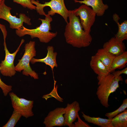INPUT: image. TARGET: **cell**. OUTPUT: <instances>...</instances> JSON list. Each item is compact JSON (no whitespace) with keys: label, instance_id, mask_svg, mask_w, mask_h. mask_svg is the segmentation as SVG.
<instances>
[{"label":"cell","instance_id":"cell-19","mask_svg":"<svg viewBox=\"0 0 127 127\" xmlns=\"http://www.w3.org/2000/svg\"><path fill=\"white\" fill-rule=\"evenodd\" d=\"M95 55L105 65L109 71L110 67L116 56L103 48L99 49Z\"/></svg>","mask_w":127,"mask_h":127},{"label":"cell","instance_id":"cell-16","mask_svg":"<svg viewBox=\"0 0 127 127\" xmlns=\"http://www.w3.org/2000/svg\"><path fill=\"white\" fill-rule=\"evenodd\" d=\"M113 20L116 23L118 27V31L115 35V37L122 41L127 39V21L125 20L121 23L119 21L120 19L119 16L115 13L113 16Z\"/></svg>","mask_w":127,"mask_h":127},{"label":"cell","instance_id":"cell-12","mask_svg":"<svg viewBox=\"0 0 127 127\" xmlns=\"http://www.w3.org/2000/svg\"><path fill=\"white\" fill-rule=\"evenodd\" d=\"M103 48L115 56L120 55L125 51L126 47L123 41L111 37L103 44Z\"/></svg>","mask_w":127,"mask_h":127},{"label":"cell","instance_id":"cell-28","mask_svg":"<svg viewBox=\"0 0 127 127\" xmlns=\"http://www.w3.org/2000/svg\"></svg>","mask_w":127,"mask_h":127},{"label":"cell","instance_id":"cell-6","mask_svg":"<svg viewBox=\"0 0 127 127\" xmlns=\"http://www.w3.org/2000/svg\"><path fill=\"white\" fill-rule=\"evenodd\" d=\"M5 0H2L0 4V19L4 20L9 23L10 27L13 29H19L23 26L24 23L31 25V19L24 14L20 13L19 18L12 15L10 12L12 8L6 5Z\"/></svg>","mask_w":127,"mask_h":127},{"label":"cell","instance_id":"cell-11","mask_svg":"<svg viewBox=\"0 0 127 127\" xmlns=\"http://www.w3.org/2000/svg\"><path fill=\"white\" fill-rule=\"evenodd\" d=\"M65 109L64 126L72 127L73 123L77 118L78 112L80 110L79 104L76 101L71 103H68Z\"/></svg>","mask_w":127,"mask_h":127},{"label":"cell","instance_id":"cell-15","mask_svg":"<svg viewBox=\"0 0 127 127\" xmlns=\"http://www.w3.org/2000/svg\"><path fill=\"white\" fill-rule=\"evenodd\" d=\"M90 66L98 76H105L110 73L105 65L95 55L91 56Z\"/></svg>","mask_w":127,"mask_h":127},{"label":"cell","instance_id":"cell-23","mask_svg":"<svg viewBox=\"0 0 127 127\" xmlns=\"http://www.w3.org/2000/svg\"><path fill=\"white\" fill-rule=\"evenodd\" d=\"M31 0H13V1L21 5L23 7L31 10H36V6L32 4Z\"/></svg>","mask_w":127,"mask_h":127},{"label":"cell","instance_id":"cell-10","mask_svg":"<svg viewBox=\"0 0 127 127\" xmlns=\"http://www.w3.org/2000/svg\"><path fill=\"white\" fill-rule=\"evenodd\" d=\"M65 108L57 107L50 111L44 119L43 123L46 127L64 126Z\"/></svg>","mask_w":127,"mask_h":127},{"label":"cell","instance_id":"cell-1","mask_svg":"<svg viewBox=\"0 0 127 127\" xmlns=\"http://www.w3.org/2000/svg\"><path fill=\"white\" fill-rule=\"evenodd\" d=\"M68 18L64 35L66 43L74 47L81 48L88 47L92 40L90 33L85 31L80 24L78 16L73 10H69Z\"/></svg>","mask_w":127,"mask_h":127},{"label":"cell","instance_id":"cell-24","mask_svg":"<svg viewBox=\"0 0 127 127\" xmlns=\"http://www.w3.org/2000/svg\"><path fill=\"white\" fill-rule=\"evenodd\" d=\"M0 87L2 89L4 96H6L12 90V86L5 83L2 81L0 77Z\"/></svg>","mask_w":127,"mask_h":127},{"label":"cell","instance_id":"cell-22","mask_svg":"<svg viewBox=\"0 0 127 127\" xmlns=\"http://www.w3.org/2000/svg\"><path fill=\"white\" fill-rule=\"evenodd\" d=\"M127 108V98L123 100L121 106L115 110L106 113L105 115L109 119H112L119 114L125 111Z\"/></svg>","mask_w":127,"mask_h":127},{"label":"cell","instance_id":"cell-14","mask_svg":"<svg viewBox=\"0 0 127 127\" xmlns=\"http://www.w3.org/2000/svg\"><path fill=\"white\" fill-rule=\"evenodd\" d=\"M74 1L75 3L83 4L91 7L98 16H103L109 8L107 4L103 3L102 0H74Z\"/></svg>","mask_w":127,"mask_h":127},{"label":"cell","instance_id":"cell-13","mask_svg":"<svg viewBox=\"0 0 127 127\" xmlns=\"http://www.w3.org/2000/svg\"><path fill=\"white\" fill-rule=\"evenodd\" d=\"M47 53L46 56L43 59H38L33 58L31 60L30 62L34 64L36 62L44 63L49 66L52 70L55 67H57L58 65L56 61V57L57 53L54 52L53 47L49 46L47 48Z\"/></svg>","mask_w":127,"mask_h":127},{"label":"cell","instance_id":"cell-18","mask_svg":"<svg viewBox=\"0 0 127 127\" xmlns=\"http://www.w3.org/2000/svg\"><path fill=\"white\" fill-rule=\"evenodd\" d=\"M127 63V52L116 56L113 60L109 69L110 73L117 69H121L125 67Z\"/></svg>","mask_w":127,"mask_h":127},{"label":"cell","instance_id":"cell-21","mask_svg":"<svg viewBox=\"0 0 127 127\" xmlns=\"http://www.w3.org/2000/svg\"><path fill=\"white\" fill-rule=\"evenodd\" d=\"M22 116L20 114L14 111L9 120L7 123L2 127H14Z\"/></svg>","mask_w":127,"mask_h":127},{"label":"cell","instance_id":"cell-25","mask_svg":"<svg viewBox=\"0 0 127 127\" xmlns=\"http://www.w3.org/2000/svg\"><path fill=\"white\" fill-rule=\"evenodd\" d=\"M78 121L73 124L72 127H91L87 123L82 120L80 118L78 114L77 115Z\"/></svg>","mask_w":127,"mask_h":127},{"label":"cell","instance_id":"cell-4","mask_svg":"<svg viewBox=\"0 0 127 127\" xmlns=\"http://www.w3.org/2000/svg\"><path fill=\"white\" fill-rule=\"evenodd\" d=\"M35 46V42L31 41L25 44L24 53L15 66V69L16 71L20 72L22 71V73L24 75H30L35 79H38V74L32 69L30 64L31 59L36 56Z\"/></svg>","mask_w":127,"mask_h":127},{"label":"cell","instance_id":"cell-27","mask_svg":"<svg viewBox=\"0 0 127 127\" xmlns=\"http://www.w3.org/2000/svg\"><path fill=\"white\" fill-rule=\"evenodd\" d=\"M2 0H0V4L1 3Z\"/></svg>","mask_w":127,"mask_h":127},{"label":"cell","instance_id":"cell-26","mask_svg":"<svg viewBox=\"0 0 127 127\" xmlns=\"http://www.w3.org/2000/svg\"><path fill=\"white\" fill-rule=\"evenodd\" d=\"M112 74L115 76L118 77L120 75L122 74H127V67H126L123 69L120 70L116 71H115L112 72Z\"/></svg>","mask_w":127,"mask_h":127},{"label":"cell","instance_id":"cell-17","mask_svg":"<svg viewBox=\"0 0 127 127\" xmlns=\"http://www.w3.org/2000/svg\"><path fill=\"white\" fill-rule=\"evenodd\" d=\"M82 116L87 122L101 127H113L111 123L112 119H104L99 117H91L82 112Z\"/></svg>","mask_w":127,"mask_h":127},{"label":"cell","instance_id":"cell-9","mask_svg":"<svg viewBox=\"0 0 127 127\" xmlns=\"http://www.w3.org/2000/svg\"><path fill=\"white\" fill-rule=\"evenodd\" d=\"M73 11L76 16L79 17L80 24L84 30L90 33L91 27L95 21V13L92 8L84 4Z\"/></svg>","mask_w":127,"mask_h":127},{"label":"cell","instance_id":"cell-2","mask_svg":"<svg viewBox=\"0 0 127 127\" xmlns=\"http://www.w3.org/2000/svg\"><path fill=\"white\" fill-rule=\"evenodd\" d=\"M44 19L39 18L42 23L39 26L35 28L28 29L23 26L19 29H16V33L19 36L22 37L26 35H28L32 39L37 38L41 43H47L49 42L57 35V32H51V23L52 21L51 16L46 14Z\"/></svg>","mask_w":127,"mask_h":127},{"label":"cell","instance_id":"cell-8","mask_svg":"<svg viewBox=\"0 0 127 127\" xmlns=\"http://www.w3.org/2000/svg\"><path fill=\"white\" fill-rule=\"evenodd\" d=\"M24 40L22 39L19 46L13 53H10L8 50L6 45L5 40H4V45L5 53L4 60L1 61L0 64V72L3 76L11 77L14 76L16 73L14 61L16 55L19 51L20 47L24 42Z\"/></svg>","mask_w":127,"mask_h":127},{"label":"cell","instance_id":"cell-3","mask_svg":"<svg viewBox=\"0 0 127 127\" xmlns=\"http://www.w3.org/2000/svg\"><path fill=\"white\" fill-rule=\"evenodd\" d=\"M98 80L96 95L101 104L106 108L109 106L108 103L109 96L119 87V82L123 81L121 75L115 76L112 73L102 76H97Z\"/></svg>","mask_w":127,"mask_h":127},{"label":"cell","instance_id":"cell-7","mask_svg":"<svg viewBox=\"0 0 127 127\" xmlns=\"http://www.w3.org/2000/svg\"><path fill=\"white\" fill-rule=\"evenodd\" d=\"M14 111L20 114L26 119L32 117L34 101L28 100L18 97L13 92L9 93Z\"/></svg>","mask_w":127,"mask_h":127},{"label":"cell","instance_id":"cell-20","mask_svg":"<svg viewBox=\"0 0 127 127\" xmlns=\"http://www.w3.org/2000/svg\"><path fill=\"white\" fill-rule=\"evenodd\" d=\"M111 123L113 127H127V110L112 118Z\"/></svg>","mask_w":127,"mask_h":127},{"label":"cell","instance_id":"cell-5","mask_svg":"<svg viewBox=\"0 0 127 127\" xmlns=\"http://www.w3.org/2000/svg\"><path fill=\"white\" fill-rule=\"evenodd\" d=\"M31 0L32 4L36 5V10L40 15L45 16L46 14L44 11V8L45 7L48 6L51 9L48 11V14L52 16L56 13L62 16L66 23L68 22L69 10L65 6L64 0H51L43 4L40 3L38 0Z\"/></svg>","mask_w":127,"mask_h":127}]
</instances>
